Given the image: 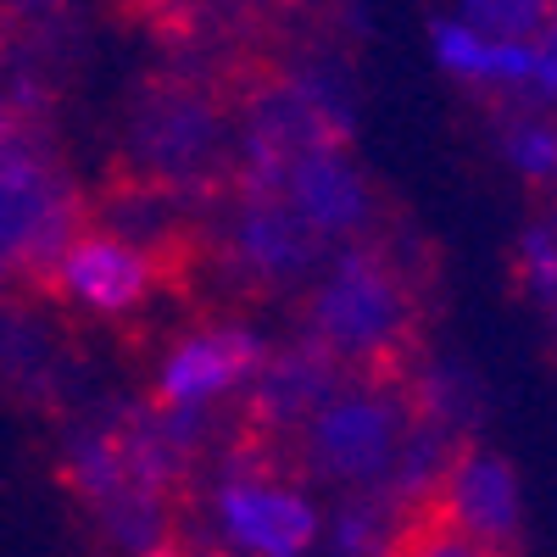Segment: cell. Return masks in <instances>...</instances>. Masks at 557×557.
Instances as JSON below:
<instances>
[{
  "label": "cell",
  "instance_id": "6da1fadb",
  "mask_svg": "<svg viewBox=\"0 0 557 557\" xmlns=\"http://www.w3.org/2000/svg\"><path fill=\"white\" fill-rule=\"evenodd\" d=\"M107 168L218 207L240 184V123L228 112L212 62H168L128 84L117 151Z\"/></svg>",
  "mask_w": 557,
  "mask_h": 557
},
{
  "label": "cell",
  "instance_id": "7a4b0ae2",
  "mask_svg": "<svg viewBox=\"0 0 557 557\" xmlns=\"http://www.w3.org/2000/svg\"><path fill=\"white\" fill-rule=\"evenodd\" d=\"M89 228V196L57 134H0V262L34 290Z\"/></svg>",
  "mask_w": 557,
  "mask_h": 557
},
{
  "label": "cell",
  "instance_id": "3957f363",
  "mask_svg": "<svg viewBox=\"0 0 557 557\" xmlns=\"http://www.w3.org/2000/svg\"><path fill=\"white\" fill-rule=\"evenodd\" d=\"M89 380L84 330L28 290L0 296V401L39 418H73Z\"/></svg>",
  "mask_w": 557,
  "mask_h": 557
},
{
  "label": "cell",
  "instance_id": "277c9868",
  "mask_svg": "<svg viewBox=\"0 0 557 557\" xmlns=\"http://www.w3.org/2000/svg\"><path fill=\"white\" fill-rule=\"evenodd\" d=\"M407 424H412V401L401 391L346 385L307 424V435L296 446L301 485H341L346 496L380 491L401 457Z\"/></svg>",
  "mask_w": 557,
  "mask_h": 557
},
{
  "label": "cell",
  "instance_id": "5b68a950",
  "mask_svg": "<svg viewBox=\"0 0 557 557\" xmlns=\"http://www.w3.org/2000/svg\"><path fill=\"white\" fill-rule=\"evenodd\" d=\"M28 296L51 301L73 323L78 318H101V323H117V330L151 323V301H162L151 257L134 251L117 235H101V228H84Z\"/></svg>",
  "mask_w": 557,
  "mask_h": 557
},
{
  "label": "cell",
  "instance_id": "8992f818",
  "mask_svg": "<svg viewBox=\"0 0 557 557\" xmlns=\"http://www.w3.org/2000/svg\"><path fill=\"white\" fill-rule=\"evenodd\" d=\"M285 196L296 207V218L312 228V235L330 246V251H346V246H368L380 240L385 228H396L407 212L385 201V190L374 178L357 168L351 151H323V157H307L285 173Z\"/></svg>",
  "mask_w": 557,
  "mask_h": 557
},
{
  "label": "cell",
  "instance_id": "52a82bcc",
  "mask_svg": "<svg viewBox=\"0 0 557 557\" xmlns=\"http://www.w3.org/2000/svg\"><path fill=\"white\" fill-rule=\"evenodd\" d=\"M268 346L246 323H190L178 330L173 346L162 351L157 385L146 391V401L157 407H218L240 385H251V374L262 368Z\"/></svg>",
  "mask_w": 557,
  "mask_h": 557
},
{
  "label": "cell",
  "instance_id": "ba28073f",
  "mask_svg": "<svg viewBox=\"0 0 557 557\" xmlns=\"http://www.w3.org/2000/svg\"><path fill=\"white\" fill-rule=\"evenodd\" d=\"M446 513L457 524L462 541H474L485 552H513L524 541V502H519V474L502 451H491L485 441H469L457 457L446 480L435 485Z\"/></svg>",
  "mask_w": 557,
  "mask_h": 557
},
{
  "label": "cell",
  "instance_id": "9c48e42d",
  "mask_svg": "<svg viewBox=\"0 0 557 557\" xmlns=\"http://www.w3.org/2000/svg\"><path fill=\"white\" fill-rule=\"evenodd\" d=\"M207 507H212V535L235 557H301L318 535V513L278 485L212 480Z\"/></svg>",
  "mask_w": 557,
  "mask_h": 557
},
{
  "label": "cell",
  "instance_id": "30bf717a",
  "mask_svg": "<svg viewBox=\"0 0 557 557\" xmlns=\"http://www.w3.org/2000/svg\"><path fill=\"white\" fill-rule=\"evenodd\" d=\"M507 285H513L519 301H530L541 312L557 307V201H546L524 223L513 251H507Z\"/></svg>",
  "mask_w": 557,
  "mask_h": 557
},
{
  "label": "cell",
  "instance_id": "8fae6325",
  "mask_svg": "<svg viewBox=\"0 0 557 557\" xmlns=\"http://www.w3.org/2000/svg\"><path fill=\"white\" fill-rule=\"evenodd\" d=\"M451 23L469 28L485 45H541V34L552 23V0H474Z\"/></svg>",
  "mask_w": 557,
  "mask_h": 557
},
{
  "label": "cell",
  "instance_id": "7c38bea8",
  "mask_svg": "<svg viewBox=\"0 0 557 557\" xmlns=\"http://www.w3.org/2000/svg\"><path fill=\"white\" fill-rule=\"evenodd\" d=\"M502 151L524 173L535 196L557 190V117H541V112L502 117Z\"/></svg>",
  "mask_w": 557,
  "mask_h": 557
},
{
  "label": "cell",
  "instance_id": "4fadbf2b",
  "mask_svg": "<svg viewBox=\"0 0 557 557\" xmlns=\"http://www.w3.org/2000/svg\"><path fill=\"white\" fill-rule=\"evenodd\" d=\"M535 89L552 101L557 96V7H552V23L541 34V62H535Z\"/></svg>",
  "mask_w": 557,
  "mask_h": 557
},
{
  "label": "cell",
  "instance_id": "5bb4252c",
  "mask_svg": "<svg viewBox=\"0 0 557 557\" xmlns=\"http://www.w3.org/2000/svg\"><path fill=\"white\" fill-rule=\"evenodd\" d=\"M0 296H17V278H12V268L0 262Z\"/></svg>",
  "mask_w": 557,
  "mask_h": 557
},
{
  "label": "cell",
  "instance_id": "9a60e30c",
  "mask_svg": "<svg viewBox=\"0 0 557 557\" xmlns=\"http://www.w3.org/2000/svg\"><path fill=\"white\" fill-rule=\"evenodd\" d=\"M546 330H552V357H557V307L546 312Z\"/></svg>",
  "mask_w": 557,
  "mask_h": 557
}]
</instances>
